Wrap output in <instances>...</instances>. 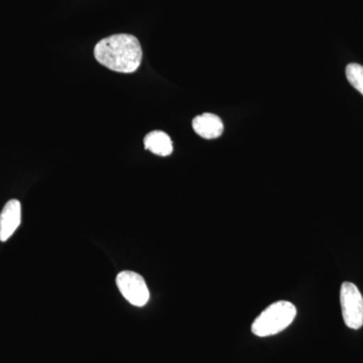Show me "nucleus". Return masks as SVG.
Wrapping results in <instances>:
<instances>
[{"label":"nucleus","instance_id":"nucleus-4","mask_svg":"<svg viewBox=\"0 0 363 363\" xmlns=\"http://www.w3.org/2000/svg\"><path fill=\"white\" fill-rule=\"evenodd\" d=\"M116 285L125 300L135 307H143L150 300V291L145 279L138 272L123 271L116 277Z\"/></svg>","mask_w":363,"mask_h":363},{"label":"nucleus","instance_id":"nucleus-5","mask_svg":"<svg viewBox=\"0 0 363 363\" xmlns=\"http://www.w3.org/2000/svg\"><path fill=\"white\" fill-rule=\"evenodd\" d=\"M21 205L18 200H9L0 213V241L9 240L21 225Z\"/></svg>","mask_w":363,"mask_h":363},{"label":"nucleus","instance_id":"nucleus-1","mask_svg":"<svg viewBox=\"0 0 363 363\" xmlns=\"http://www.w3.org/2000/svg\"><path fill=\"white\" fill-rule=\"evenodd\" d=\"M94 56L109 70L133 73L142 63V45L135 35L128 33L111 35L95 45Z\"/></svg>","mask_w":363,"mask_h":363},{"label":"nucleus","instance_id":"nucleus-2","mask_svg":"<svg viewBox=\"0 0 363 363\" xmlns=\"http://www.w3.org/2000/svg\"><path fill=\"white\" fill-rule=\"evenodd\" d=\"M297 316L293 303L279 301L267 308L252 323V331L259 337L276 335L285 330Z\"/></svg>","mask_w":363,"mask_h":363},{"label":"nucleus","instance_id":"nucleus-8","mask_svg":"<svg viewBox=\"0 0 363 363\" xmlns=\"http://www.w3.org/2000/svg\"><path fill=\"white\" fill-rule=\"evenodd\" d=\"M346 77L348 82L363 95V66L352 63L346 67Z\"/></svg>","mask_w":363,"mask_h":363},{"label":"nucleus","instance_id":"nucleus-7","mask_svg":"<svg viewBox=\"0 0 363 363\" xmlns=\"http://www.w3.org/2000/svg\"><path fill=\"white\" fill-rule=\"evenodd\" d=\"M145 147L157 156L168 157L173 152V143L166 133L155 130L145 136Z\"/></svg>","mask_w":363,"mask_h":363},{"label":"nucleus","instance_id":"nucleus-3","mask_svg":"<svg viewBox=\"0 0 363 363\" xmlns=\"http://www.w3.org/2000/svg\"><path fill=\"white\" fill-rule=\"evenodd\" d=\"M340 304L344 323L350 329L363 326V297L354 284L345 281L340 289Z\"/></svg>","mask_w":363,"mask_h":363},{"label":"nucleus","instance_id":"nucleus-6","mask_svg":"<svg viewBox=\"0 0 363 363\" xmlns=\"http://www.w3.org/2000/svg\"><path fill=\"white\" fill-rule=\"evenodd\" d=\"M192 125L195 133L206 140L219 138L224 130L220 117L212 113H204L196 116L193 119Z\"/></svg>","mask_w":363,"mask_h":363}]
</instances>
